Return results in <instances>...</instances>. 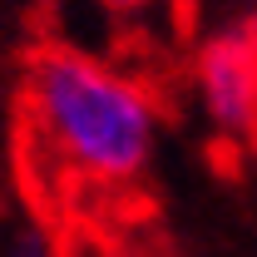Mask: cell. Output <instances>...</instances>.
I'll use <instances>...</instances> for the list:
<instances>
[{"label":"cell","instance_id":"cell-1","mask_svg":"<svg viewBox=\"0 0 257 257\" xmlns=\"http://www.w3.org/2000/svg\"><path fill=\"white\" fill-rule=\"evenodd\" d=\"M25 119L64 173L124 188L159 149L154 94L99 55L74 45H40L25 64Z\"/></svg>","mask_w":257,"mask_h":257},{"label":"cell","instance_id":"cell-2","mask_svg":"<svg viewBox=\"0 0 257 257\" xmlns=\"http://www.w3.org/2000/svg\"><path fill=\"white\" fill-rule=\"evenodd\" d=\"M193 79L213 134L232 149L257 144V20H232L208 35L193 60Z\"/></svg>","mask_w":257,"mask_h":257},{"label":"cell","instance_id":"cell-3","mask_svg":"<svg viewBox=\"0 0 257 257\" xmlns=\"http://www.w3.org/2000/svg\"><path fill=\"white\" fill-rule=\"evenodd\" d=\"M0 257H50V247H45V237H40V232H20V237H15Z\"/></svg>","mask_w":257,"mask_h":257},{"label":"cell","instance_id":"cell-4","mask_svg":"<svg viewBox=\"0 0 257 257\" xmlns=\"http://www.w3.org/2000/svg\"><path fill=\"white\" fill-rule=\"evenodd\" d=\"M109 15H144V10H154V5H163V0H99Z\"/></svg>","mask_w":257,"mask_h":257}]
</instances>
